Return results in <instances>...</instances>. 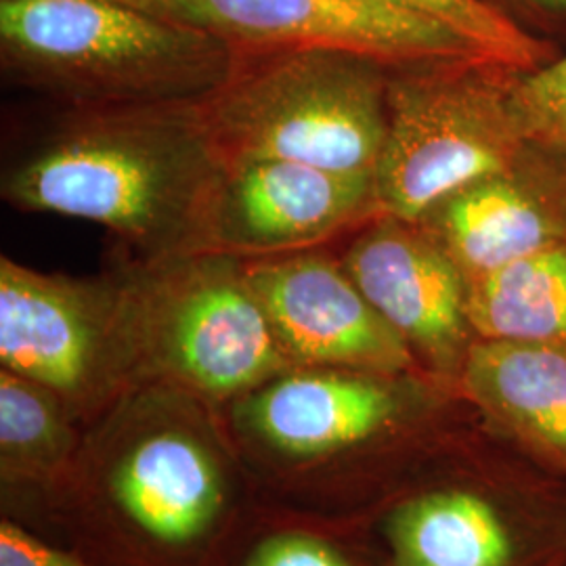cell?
<instances>
[{
    "instance_id": "4fadbf2b",
    "label": "cell",
    "mask_w": 566,
    "mask_h": 566,
    "mask_svg": "<svg viewBox=\"0 0 566 566\" xmlns=\"http://www.w3.org/2000/svg\"><path fill=\"white\" fill-rule=\"evenodd\" d=\"M465 282L566 242V196L516 168L472 182L424 221Z\"/></svg>"
},
{
    "instance_id": "7a4b0ae2",
    "label": "cell",
    "mask_w": 566,
    "mask_h": 566,
    "mask_svg": "<svg viewBox=\"0 0 566 566\" xmlns=\"http://www.w3.org/2000/svg\"><path fill=\"white\" fill-rule=\"evenodd\" d=\"M4 65L81 109L200 105L242 51L114 0H0Z\"/></svg>"
},
{
    "instance_id": "44dd1931",
    "label": "cell",
    "mask_w": 566,
    "mask_h": 566,
    "mask_svg": "<svg viewBox=\"0 0 566 566\" xmlns=\"http://www.w3.org/2000/svg\"><path fill=\"white\" fill-rule=\"evenodd\" d=\"M0 566H93L78 556L49 546L21 526L2 521L0 525Z\"/></svg>"
},
{
    "instance_id": "277c9868",
    "label": "cell",
    "mask_w": 566,
    "mask_h": 566,
    "mask_svg": "<svg viewBox=\"0 0 566 566\" xmlns=\"http://www.w3.org/2000/svg\"><path fill=\"white\" fill-rule=\"evenodd\" d=\"M120 282L130 386L235 401L294 367L248 283L245 259L177 252L135 264Z\"/></svg>"
},
{
    "instance_id": "e0dca14e",
    "label": "cell",
    "mask_w": 566,
    "mask_h": 566,
    "mask_svg": "<svg viewBox=\"0 0 566 566\" xmlns=\"http://www.w3.org/2000/svg\"><path fill=\"white\" fill-rule=\"evenodd\" d=\"M72 416L55 390L2 369L0 465L4 481H44L57 474L76 446Z\"/></svg>"
},
{
    "instance_id": "2e32d148",
    "label": "cell",
    "mask_w": 566,
    "mask_h": 566,
    "mask_svg": "<svg viewBox=\"0 0 566 566\" xmlns=\"http://www.w3.org/2000/svg\"><path fill=\"white\" fill-rule=\"evenodd\" d=\"M465 315L476 340L566 350V242L468 283Z\"/></svg>"
},
{
    "instance_id": "d6986e66",
    "label": "cell",
    "mask_w": 566,
    "mask_h": 566,
    "mask_svg": "<svg viewBox=\"0 0 566 566\" xmlns=\"http://www.w3.org/2000/svg\"><path fill=\"white\" fill-rule=\"evenodd\" d=\"M507 97L525 142L566 160V55L512 74Z\"/></svg>"
},
{
    "instance_id": "603a6c76",
    "label": "cell",
    "mask_w": 566,
    "mask_h": 566,
    "mask_svg": "<svg viewBox=\"0 0 566 566\" xmlns=\"http://www.w3.org/2000/svg\"><path fill=\"white\" fill-rule=\"evenodd\" d=\"M528 4L546 11V13H554V15H566V0H525Z\"/></svg>"
},
{
    "instance_id": "7c38bea8",
    "label": "cell",
    "mask_w": 566,
    "mask_h": 566,
    "mask_svg": "<svg viewBox=\"0 0 566 566\" xmlns=\"http://www.w3.org/2000/svg\"><path fill=\"white\" fill-rule=\"evenodd\" d=\"M413 376L290 367L233 401L240 430L275 453L315 460L364 446L411 413Z\"/></svg>"
},
{
    "instance_id": "30bf717a",
    "label": "cell",
    "mask_w": 566,
    "mask_h": 566,
    "mask_svg": "<svg viewBox=\"0 0 566 566\" xmlns=\"http://www.w3.org/2000/svg\"><path fill=\"white\" fill-rule=\"evenodd\" d=\"M245 277L294 367L413 376L409 344L371 306L343 263L315 252L245 259Z\"/></svg>"
},
{
    "instance_id": "ba28073f",
    "label": "cell",
    "mask_w": 566,
    "mask_h": 566,
    "mask_svg": "<svg viewBox=\"0 0 566 566\" xmlns=\"http://www.w3.org/2000/svg\"><path fill=\"white\" fill-rule=\"evenodd\" d=\"M378 214L374 172L292 160H233L203 210L196 250L240 259L303 252Z\"/></svg>"
},
{
    "instance_id": "7402d4cb",
    "label": "cell",
    "mask_w": 566,
    "mask_h": 566,
    "mask_svg": "<svg viewBox=\"0 0 566 566\" xmlns=\"http://www.w3.org/2000/svg\"><path fill=\"white\" fill-rule=\"evenodd\" d=\"M114 2H122V4H130V7H137L143 11H149V13H156V15H163V18H170L164 0H114ZM175 20V18H170Z\"/></svg>"
},
{
    "instance_id": "3957f363",
    "label": "cell",
    "mask_w": 566,
    "mask_h": 566,
    "mask_svg": "<svg viewBox=\"0 0 566 566\" xmlns=\"http://www.w3.org/2000/svg\"><path fill=\"white\" fill-rule=\"evenodd\" d=\"M390 70L343 49L242 51L231 78L198 109L224 163L374 172L388 135Z\"/></svg>"
},
{
    "instance_id": "5bb4252c",
    "label": "cell",
    "mask_w": 566,
    "mask_h": 566,
    "mask_svg": "<svg viewBox=\"0 0 566 566\" xmlns=\"http://www.w3.org/2000/svg\"><path fill=\"white\" fill-rule=\"evenodd\" d=\"M458 385L491 424L566 479V350L474 340Z\"/></svg>"
},
{
    "instance_id": "6da1fadb",
    "label": "cell",
    "mask_w": 566,
    "mask_h": 566,
    "mask_svg": "<svg viewBox=\"0 0 566 566\" xmlns=\"http://www.w3.org/2000/svg\"><path fill=\"white\" fill-rule=\"evenodd\" d=\"M223 168L198 105L84 109L4 177L2 196L103 224L149 261L196 250Z\"/></svg>"
},
{
    "instance_id": "ffe728a7",
    "label": "cell",
    "mask_w": 566,
    "mask_h": 566,
    "mask_svg": "<svg viewBox=\"0 0 566 566\" xmlns=\"http://www.w3.org/2000/svg\"><path fill=\"white\" fill-rule=\"evenodd\" d=\"M243 566H353L324 539L306 533H275L248 554Z\"/></svg>"
},
{
    "instance_id": "52a82bcc",
    "label": "cell",
    "mask_w": 566,
    "mask_h": 566,
    "mask_svg": "<svg viewBox=\"0 0 566 566\" xmlns=\"http://www.w3.org/2000/svg\"><path fill=\"white\" fill-rule=\"evenodd\" d=\"M137 430L118 453L107 485L122 516L160 546H191L221 518L223 464L189 422L200 397L164 385L124 390Z\"/></svg>"
},
{
    "instance_id": "9a60e30c",
    "label": "cell",
    "mask_w": 566,
    "mask_h": 566,
    "mask_svg": "<svg viewBox=\"0 0 566 566\" xmlns=\"http://www.w3.org/2000/svg\"><path fill=\"white\" fill-rule=\"evenodd\" d=\"M392 566H518L521 539L489 495L449 486L395 507L386 523Z\"/></svg>"
},
{
    "instance_id": "9c48e42d",
    "label": "cell",
    "mask_w": 566,
    "mask_h": 566,
    "mask_svg": "<svg viewBox=\"0 0 566 566\" xmlns=\"http://www.w3.org/2000/svg\"><path fill=\"white\" fill-rule=\"evenodd\" d=\"M170 18L240 51L343 49L390 67L485 61L437 21L386 0H164ZM486 63V61H485Z\"/></svg>"
},
{
    "instance_id": "8992f818",
    "label": "cell",
    "mask_w": 566,
    "mask_h": 566,
    "mask_svg": "<svg viewBox=\"0 0 566 566\" xmlns=\"http://www.w3.org/2000/svg\"><path fill=\"white\" fill-rule=\"evenodd\" d=\"M0 364L49 386L76 413L130 388L122 282L0 261Z\"/></svg>"
},
{
    "instance_id": "5b68a950",
    "label": "cell",
    "mask_w": 566,
    "mask_h": 566,
    "mask_svg": "<svg viewBox=\"0 0 566 566\" xmlns=\"http://www.w3.org/2000/svg\"><path fill=\"white\" fill-rule=\"evenodd\" d=\"M512 74L485 61L390 70L378 214L420 224L460 189L523 163L531 145L510 107Z\"/></svg>"
},
{
    "instance_id": "8fae6325",
    "label": "cell",
    "mask_w": 566,
    "mask_h": 566,
    "mask_svg": "<svg viewBox=\"0 0 566 566\" xmlns=\"http://www.w3.org/2000/svg\"><path fill=\"white\" fill-rule=\"evenodd\" d=\"M346 273L416 359L458 382L474 334L465 315V282L446 248L422 224L388 214L348 245Z\"/></svg>"
},
{
    "instance_id": "ac0fdd59",
    "label": "cell",
    "mask_w": 566,
    "mask_h": 566,
    "mask_svg": "<svg viewBox=\"0 0 566 566\" xmlns=\"http://www.w3.org/2000/svg\"><path fill=\"white\" fill-rule=\"evenodd\" d=\"M437 21L468 42L486 63L523 74L547 63L549 46L533 39L489 0H386Z\"/></svg>"
}]
</instances>
